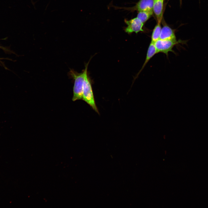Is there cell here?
<instances>
[{"label":"cell","mask_w":208,"mask_h":208,"mask_svg":"<svg viewBox=\"0 0 208 208\" xmlns=\"http://www.w3.org/2000/svg\"><path fill=\"white\" fill-rule=\"evenodd\" d=\"M158 53L154 44L153 43L151 42L150 43L147 52L146 59L143 65L137 74V77L141 73L142 70L144 69L146 64L156 54Z\"/></svg>","instance_id":"obj_8"},{"label":"cell","mask_w":208,"mask_h":208,"mask_svg":"<svg viewBox=\"0 0 208 208\" xmlns=\"http://www.w3.org/2000/svg\"><path fill=\"white\" fill-rule=\"evenodd\" d=\"M152 14V11H140L138 14L137 17L144 23L148 19Z\"/></svg>","instance_id":"obj_10"},{"label":"cell","mask_w":208,"mask_h":208,"mask_svg":"<svg viewBox=\"0 0 208 208\" xmlns=\"http://www.w3.org/2000/svg\"><path fill=\"white\" fill-rule=\"evenodd\" d=\"M160 23H158L155 27L151 36V42L154 43L159 39L161 32Z\"/></svg>","instance_id":"obj_9"},{"label":"cell","mask_w":208,"mask_h":208,"mask_svg":"<svg viewBox=\"0 0 208 208\" xmlns=\"http://www.w3.org/2000/svg\"><path fill=\"white\" fill-rule=\"evenodd\" d=\"M89 63V62L86 64L84 70L81 73H78L72 70L70 71V75L74 80L72 99L73 101L82 99L83 84L86 76L88 74Z\"/></svg>","instance_id":"obj_1"},{"label":"cell","mask_w":208,"mask_h":208,"mask_svg":"<svg viewBox=\"0 0 208 208\" xmlns=\"http://www.w3.org/2000/svg\"><path fill=\"white\" fill-rule=\"evenodd\" d=\"M161 40L176 39L174 31L168 26H164L161 29L159 39Z\"/></svg>","instance_id":"obj_6"},{"label":"cell","mask_w":208,"mask_h":208,"mask_svg":"<svg viewBox=\"0 0 208 208\" xmlns=\"http://www.w3.org/2000/svg\"><path fill=\"white\" fill-rule=\"evenodd\" d=\"M154 1V0H140L134 7L131 8L114 6V7L116 9H123L127 10H136L139 12L144 11H153Z\"/></svg>","instance_id":"obj_5"},{"label":"cell","mask_w":208,"mask_h":208,"mask_svg":"<svg viewBox=\"0 0 208 208\" xmlns=\"http://www.w3.org/2000/svg\"><path fill=\"white\" fill-rule=\"evenodd\" d=\"M82 100L89 105L95 112L99 114L95 103L91 83L88 74L86 76L83 83Z\"/></svg>","instance_id":"obj_2"},{"label":"cell","mask_w":208,"mask_h":208,"mask_svg":"<svg viewBox=\"0 0 208 208\" xmlns=\"http://www.w3.org/2000/svg\"><path fill=\"white\" fill-rule=\"evenodd\" d=\"M182 42L183 44H186L187 41H177L176 39L166 40L159 39L154 44L158 53H162L168 56L169 52H174L172 49L175 45Z\"/></svg>","instance_id":"obj_3"},{"label":"cell","mask_w":208,"mask_h":208,"mask_svg":"<svg viewBox=\"0 0 208 208\" xmlns=\"http://www.w3.org/2000/svg\"><path fill=\"white\" fill-rule=\"evenodd\" d=\"M153 10L156 16L158 23H160L162 16L164 0H154Z\"/></svg>","instance_id":"obj_7"},{"label":"cell","mask_w":208,"mask_h":208,"mask_svg":"<svg viewBox=\"0 0 208 208\" xmlns=\"http://www.w3.org/2000/svg\"><path fill=\"white\" fill-rule=\"evenodd\" d=\"M124 21L127 25L124 29L126 33L128 34L133 32L137 33L140 31H143L142 29L143 23L138 18H135L129 20L125 19Z\"/></svg>","instance_id":"obj_4"}]
</instances>
